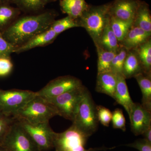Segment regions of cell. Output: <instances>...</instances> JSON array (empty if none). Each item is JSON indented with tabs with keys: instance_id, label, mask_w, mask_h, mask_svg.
I'll return each instance as SVG.
<instances>
[{
	"instance_id": "obj_1",
	"label": "cell",
	"mask_w": 151,
	"mask_h": 151,
	"mask_svg": "<svg viewBox=\"0 0 151 151\" xmlns=\"http://www.w3.org/2000/svg\"><path fill=\"white\" fill-rule=\"evenodd\" d=\"M55 13L51 11L35 15L22 17L4 30L2 35L17 48L48 29L55 20Z\"/></svg>"
},
{
	"instance_id": "obj_2",
	"label": "cell",
	"mask_w": 151,
	"mask_h": 151,
	"mask_svg": "<svg viewBox=\"0 0 151 151\" xmlns=\"http://www.w3.org/2000/svg\"><path fill=\"white\" fill-rule=\"evenodd\" d=\"M111 3L100 6L89 5L79 18L76 20L79 27L84 28L94 44L98 43L103 29L110 21Z\"/></svg>"
},
{
	"instance_id": "obj_3",
	"label": "cell",
	"mask_w": 151,
	"mask_h": 151,
	"mask_svg": "<svg viewBox=\"0 0 151 151\" xmlns=\"http://www.w3.org/2000/svg\"><path fill=\"white\" fill-rule=\"evenodd\" d=\"M89 137V136L72 124L64 132L55 133L53 148L55 151H105L116 148L103 146L86 149V142Z\"/></svg>"
},
{
	"instance_id": "obj_4",
	"label": "cell",
	"mask_w": 151,
	"mask_h": 151,
	"mask_svg": "<svg viewBox=\"0 0 151 151\" xmlns=\"http://www.w3.org/2000/svg\"><path fill=\"white\" fill-rule=\"evenodd\" d=\"M56 116H58V114L55 107L37 94L19 110L13 117L24 119L30 124H38L49 122L50 119Z\"/></svg>"
},
{
	"instance_id": "obj_5",
	"label": "cell",
	"mask_w": 151,
	"mask_h": 151,
	"mask_svg": "<svg viewBox=\"0 0 151 151\" xmlns=\"http://www.w3.org/2000/svg\"><path fill=\"white\" fill-rule=\"evenodd\" d=\"M96 106L91 93L86 88L72 124L89 137L98 129Z\"/></svg>"
},
{
	"instance_id": "obj_6",
	"label": "cell",
	"mask_w": 151,
	"mask_h": 151,
	"mask_svg": "<svg viewBox=\"0 0 151 151\" xmlns=\"http://www.w3.org/2000/svg\"><path fill=\"white\" fill-rule=\"evenodd\" d=\"M86 88L83 85L59 96L45 100L55 107L58 116L73 122Z\"/></svg>"
},
{
	"instance_id": "obj_7",
	"label": "cell",
	"mask_w": 151,
	"mask_h": 151,
	"mask_svg": "<svg viewBox=\"0 0 151 151\" xmlns=\"http://www.w3.org/2000/svg\"><path fill=\"white\" fill-rule=\"evenodd\" d=\"M0 146L8 151H40L34 141L15 119Z\"/></svg>"
},
{
	"instance_id": "obj_8",
	"label": "cell",
	"mask_w": 151,
	"mask_h": 151,
	"mask_svg": "<svg viewBox=\"0 0 151 151\" xmlns=\"http://www.w3.org/2000/svg\"><path fill=\"white\" fill-rule=\"evenodd\" d=\"M37 95V92L30 90L0 89V111L7 116L13 117Z\"/></svg>"
},
{
	"instance_id": "obj_9",
	"label": "cell",
	"mask_w": 151,
	"mask_h": 151,
	"mask_svg": "<svg viewBox=\"0 0 151 151\" xmlns=\"http://www.w3.org/2000/svg\"><path fill=\"white\" fill-rule=\"evenodd\" d=\"M34 141L40 151H47L53 149L55 132L50 126L49 122L32 124L24 119H15Z\"/></svg>"
},
{
	"instance_id": "obj_10",
	"label": "cell",
	"mask_w": 151,
	"mask_h": 151,
	"mask_svg": "<svg viewBox=\"0 0 151 151\" xmlns=\"http://www.w3.org/2000/svg\"><path fill=\"white\" fill-rule=\"evenodd\" d=\"M82 85V81L79 78L72 76H64L51 80L37 94L45 99H50Z\"/></svg>"
},
{
	"instance_id": "obj_11",
	"label": "cell",
	"mask_w": 151,
	"mask_h": 151,
	"mask_svg": "<svg viewBox=\"0 0 151 151\" xmlns=\"http://www.w3.org/2000/svg\"><path fill=\"white\" fill-rule=\"evenodd\" d=\"M129 118L131 130L135 136L142 134L151 127V111L140 103H134Z\"/></svg>"
},
{
	"instance_id": "obj_12",
	"label": "cell",
	"mask_w": 151,
	"mask_h": 151,
	"mask_svg": "<svg viewBox=\"0 0 151 151\" xmlns=\"http://www.w3.org/2000/svg\"><path fill=\"white\" fill-rule=\"evenodd\" d=\"M140 2L139 0H114L111 2L110 16L121 20L133 22Z\"/></svg>"
},
{
	"instance_id": "obj_13",
	"label": "cell",
	"mask_w": 151,
	"mask_h": 151,
	"mask_svg": "<svg viewBox=\"0 0 151 151\" xmlns=\"http://www.w3.org/2000/svg\"><path fill=\"white\" fill-rule=\"evenodd\" d=\"M58 36L53 30L49 28L45 31L31 39L22 45L17 47L14 52L19 54L35 47L46 46L52 43Z\"/></svg>"
},
{
	"instance_id": "obj_14",
	"label": "cell",
	"mask_w": 151,
	"mask_h": 151,
	"mask_svg": "<svg viewBox=\"0 0 151 151\" xmlns=\"http://www.w3.org/2000/svg\"><path fill=\"white\" fill-rule=\"evenodd\" d=\"M113 99L125 109L129 117L134 105L130 96L126 79L122 74H117V83Z\"/></svg>"
},
{
	"instance_id": "obj_15",
	"label": "cell",
	"mask_w": 151,
	"mask_h": 151,
	"mask_svg": "<svg viewBox=\"0 0 151 151\" xmlns=\"http://www.w3.org/2000/svg\"><path fill=\"white\" fill-rule=\"evenodd\" d=\"M117 83V74L112 71L97 73L95 90L113 98Z\"/></svg>"
},
{
	"instance_id": "obj_16",
	"label": "cell",
	"mask_w": 151,
	"mask_h": 151,
	"mask_svg": "<svg viewBox=\"0 0 151 151\" xmlns=\"http://www.w3.org/2000/svg\"><path fill=\"white\" fill-rule=\"evenodd\" d=\"M151 35V33L132 25L127 35L119 44L128 50L134 49L150 39Z\"/></svg>"
},
{
	"instance_id": "obj_17",
	"label": "cell",
	"mask_w": 151,
	"mask_h": 151,
	"mask_svg": "<svg viewBox=\"0 0 151 151\" xmlns=\"http://www.w3.org/2000/svg\"><path fill=\"white\" fill-rule=\"evenodd\" d=\"M141 73H144L143 68L137 52L134 50H128L123 65L122 75L126 79H128L134 78Z\"/></svg>"
},
{
	"instance_id": "obj_18",
	"label": "cell",
	"mask_w": 151,
	"mask_h": 151,
	"mask_svg": "<svg viewBox=\"0 0 151 151\" xmlns=\"http://www.w3.org/2000/svg\"><path fill=\"white\" fill-rule=\"evenodd\" d=\"M60 6L63 13L76 20L87 9L89 5L85 0H60Z\"/></svg>"
},
{
	"instance_id": "obj_19",
	"label": "cell",
	"mask_w": 151,
	"mask_h": 151,
	"mask_svg": "<svg viewBox=\"0 0 151 151\" xmlns=\"http://www.w3.org/2000/svg\"><path fill=\"white\" fill-rule=\"evenodd\" d=\"M133 25L151 33V16L149 5L140 1L133 22Z\"/></svg>"
},
{
	"instance_id": "obj_20",
	"label": "cell",
	"mask_w": 151,
	"mask_h": 151,
	"mask_svg": "<svg viewBox=\"0 0 151 151\" xmlns=\"http://www.w3.org/2000/svg\"><path fill=\"white\" fill-rule=\"evenodd\" d=\"M95 45H98L108 51L116 52L119 51L121 46L117 38L111 29L110 21L103 29L98 43Z\"/></svg>"
},
{
	"instance_id": "obj_21",
	"label": "cell",
	"mask_w": 151,
	"mask_h": 151,
	"mask_svg": "<svg viewBox=\"0 0 151 151\" xmlns=\"http://www.w3.org/2000/svg\"><path fill=\"white\" fill-rule=\"evenodd\" d=\"M142 93V105L151 111V75L141 73L135 76Z\"/></svg>"
},
{
	"instance_id": "obj_22",
	"label": "cell",
	"mask_w": 151,
	"mask_h": 151,
	"mask_svg": "<svg viewBox=\"0 0 151 151\" xmlns=\"http://www.w3.org/2000/svg\"><path fill=\"white\" fill-rule=\"evenodd\" d=\"M19 14V9L0 2V30L8 27L17 19Z\"/></svg>"
},
{
	"instance_id": "obj_23",
	"label": "cell",
	"mask_w": 151,
	"mask_h": 151,
	"mask_svg": "<svg viewBox=\"0 0 151 151\" xmlns=\"http://www.w3.org/2000/svg\"><path fill=\"white\" fill-rule=\"evenodd\" d=\"M133 50L137 54L142 66L144 73L151 75V39Z\"/></svg>"
},
{
	"instance_id": "obj_24",
	"label": "cell",
	"mask_w": 151,
	"mask_h": 151,
	"mask_svg": "<svg viewBox=\"0 0 151 151\" xmlns=\"http://www.w3.org/2000/svg\"><path fill=\"white\" fill-rule=\"evenodd\" d=\"M97 59V73L111 71L112 60L117 52L105 50L98 45H96Z\"/></svg>"
},
{
	"instance_id": "obj_25",
	"label": "cell",
	"mask_w": 151,
	"mask_h": 151,
	"mask_svg": "<svg viewBox=\"0 0 151 151\" xmlns=\"http://www.w3.org/2000/svg\"><path fill=\"white\" fill-rule=\"evenodd\" d=\"M133 23L132 22L121 20L111 17L110 26L119 43L122 42L126 36Z\"/></svg>"
},
{
	"instance_id": "obj_26",
	"label": "cell",
	"mask_w": 151,
	"mask_h": 151,
	"mask_svg": "<svg viewBox=\"0 0 151 151\" xmlns=\"http://www.w3.org/2000/svg\"><path fill=\"white\" fill-rule=\"evenodd\" d=\"M77 27H79V26L76 20L67 16L63 18L55 20L50 28L58 35L66 30Z\"/></svg>"
},
{
	"instance_id": "obj_27",
	"label": "cell",
	"mask_w": 151,
	"mask_h": 151,
	"mask_svg": "<svg viewBox=\"0 0 151 151\" xmlns=\"http://www.w3.org/2000/svg\"><path fill=\"white\" fill-rule=\"evenodd\" d=\"M14 3L20 10L27 12L41 10L45 6L41 0H15Z\"/></svg>"
},
{
	"instance_id": "obj_28",
	"label": "cell",
	"mask_w": 151,
	"mask_h": 151,
	"mask_svg": "<svg viewBox=\"0 0 151 151\" xmlns=\"http://www.w3.org/2000/svg\"><path fill=\"white\" fill-rule=\"evenodd\" d=\"M128 51L124 47H121L112 60L111 71L117 74H122L123 65Z\"/></svg>"
},
{
	"instance_id": "obj_29",
	"label": "cell",
	"mask_w": 151,
	"mask_h": 151,
	"mask_svg": "<svg viewBox=\"0 0 151 151\" xmlns=\"http://www.w3.org/2000/svg\"><path fill=\"white\" fill-rule=\"evenodd\" d=\"M14 119L0 111V145L5 137Z\"/></svg>"
},
{
	"instance_id": "obj_30",
	"label": "cell",
	"mask_w": 151,
	"mask_h": 151,
	"mask_svg": "<svg viewBox=\"0 0 151 151\" xmlns=\"http://www.w3.org/2000/svg\"><path fill=\"white\" fill-rule=\"evenodd\" d=\"M114 129L126 131V121L122 109L117 108L112 113V121Z\"/></svg>"
},
{
	"instance_id": "obj_31",
	"label": "cell",
	"mask_w": 151,
	"mask_h": 151,
	"mask_svg": "<svg viewBox=\"0 0 151 151\" xmlns=\"http://www.w3.org/2000/svg\"><path fill=\"white\" fill-rule=\"evenodd\" d=\"M96 109L98 122L105 127H109L112 121V112L102 105H97Z\"/></svg>"
},
{
	"instance_id": "obj_32",
	"label": "cell",
	"mask_w": 151,
	"mask_h": 151,
	"mask_svg": "<svg viewBox=\"0 0 151 151\" xmlns=\"http://www.w3.org/2000/svg\"><path fill=\"white\" fill-rule=\"evenodd\" d=\"M13 68V64L10 57H0V77H5L11 73Z\"/></svg>"
},
{
	"instance_id": "obj_33",
	"label": "cell",
	"mask_w": 151,
	"mask_h": 151,
	"mask_svg": "<svg viewBox=\"0 0 151 151\" xmlns=\"http://www.w3.org/2000/svg\"><path fill=\"white\" fill-rule=\"evenodd\" d=\"M16 47L8 42L0 33V57H10L11 55L14 52Z\"/></svg>"
},
{
	"instance_id": "obj_34",
	"label": "cell",
	"mask_w": 151,
	"mask_h": 151,
	"mask_svg": "<svg viewBox=\"0 0 151 151\" xmlns=\"http://www.w3.org/2000/svg\"><path fill=\"white\" fill-rule=\"evenodd\" d=\"M125 145L137 149L139 151H151V143L145 139H139L134 142Z\"/></svg>"
},
{
	"instance_id": "obj_35",
	"label": "cell",
	"mask_w": 151,
	"mask_h": 151,
	"mask_svg": "<svg viewBox=\"0 0 151 151\" xmlns=\"http://www.w3.org/2000/svg\"><path fill=\"white\" fill-rule=\"evenodd\" d=\"M142 135L144 137V139L151 143V127L145 131Z\"/></svg>"
},
{
	"instance_id": "obj_36",
	"label": "cell",
	"mask_w": 151,
	"mask_h": 151,
	"mask_svg": "<svg viewBox=\"0 0 151 151\" xmlns=\"http://www.w3.org/2000/svg\"><path fill=\"white\" fill-rule=\"evenodd\" d=\"M15 0H0V2L9 4L10 3H14Z\"/></svg>"
},
{
	"instance_id": "obj_37",
	"label": "cell",
	"mask_w": 151,
	"mask_h": 151,
	"mask_svg": "<svg viewBox=\"0 0 151 151\" xmlns=\"http://www.w3.org/2000/svg\"><path fill=\"white\" fill-rule=\"evenodd\" d=\"M41 1H42V2H43V4L45 5L46 4L51 1V0H41Z\"/></svg>"
},
{
	"instance_id": "obj_38",
	"label": "cell",
	"mask_w": 151,
	"mask_h": 151,
	"mask_svg": "<svg viewBox=\"0 0 151 151\" xmlns=\"http://www.w3.org/2000/svg\"><path fill=\"white\" fill-rule=\"evenodd\" d=\"M0 151H8L5 149L3 147L1 146H0Z\"/></svg>"
}]
</instances>
